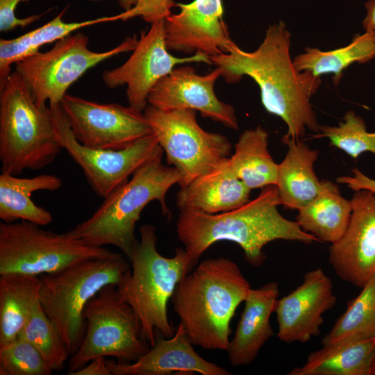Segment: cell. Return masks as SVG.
I'll list each match as a JSON object with an SVG mask.
<instances>
[{"label": "cell", "mask_w": 375, "mask_h": 375, "mask_svg": "<svg viewBox=\"0 0 375 375\" xmlns=\"http://www.w3.org/2000/svg\"><path fill=\"white\" fill-rule=\"evenodd\" d=\"M129 260L131 273L118 290L137 315L143 339L152 347L157 338H171L176 329L167 315V303L177 284L195 266L185 249L167 258L157 250L156 228L144 224Z\"/></svg>", "instance_id": "cell-5"}, {"label": "cell", "mask_w": 375, "mask_h": 375, "mask_svg": "<svg viewBox=\"0 0 375 375\" xmlns=\"http://www.w3.org/2000/svg\"><path fill=\"white\" fill-rule=\"evenodd\" d=\"M61 149L50 107L39 108L19 74L11 72L0 88L1 172L18 176L42 169Z\"/></svg>", "instance_id": "cell-6"}, {"label": "cell", "mask_w": 375, "mask_h": 375, "mask_svg": "<svg viewBox=\"0 0 375 375\" xmlns=\"http://www.w3.org/2000/svg\"><path fill=\"white\" fill-rule=\"evenodd\" d=\"M350 200L349 226L331 244L328 259L342 280L361 288L375 275V194L361 190Z\"/></svg>", "instance_id": "cell-15"}, {"label": "cell", "mask_w": 375, "mask_h": 375, "mask_svg": "<svg viewBox=\"0 0 375 375\" xmlns=\"http://www.w3.org/2000/svg\"><path fill=\"white\" fill-rule=\"evenodd\" d=\"M28 0H0V31L7 32L17 27H26L38 20L42 15H32L24 18L15 15L17 5Z\"/></svg>", "instance_id": "cell-35"}, {"label": "cell", "mask_w": 375, "mask_h": 375, "mask_svg": "<svg viewBox=\"0 0 375 375\" xmlns=\"http://www.w3.org/2000/svg\"><path fill=\"white\" fill-rule=\"evenodd\" d=\"M181 180L175 167L164 165L162 156L157 157L140 167L131 180L103 198L89 218L67 233L91 246L116 247L129 260L139 241L135 228L141 212L150 202L157 201L162 214L171 217L165 196Z\"/></svg>", "instance_id": "cell-4"}, {"label": "cell", "mask_w": 375, "mask_h": 375, "mask_svg": "<svg viewBox=\"0 0 375 375\" xmlns=\"http://www.w3.org/2000/svg\"><path fill=\"white\" fill-rule=\"evenodd\" d=\"M369 375H375V357L370 369Z\"/></svg>", "instance_id": "cell-40"}, {"label": "cell", "mask_w": 375, "mask_h": 375, "mask_svg": "<svg viewBox=\"0 0 375 375\" xmlns=\"http://www.w3.org/2000/svg\"><path fill=\"white\" fill-rule=\"evenodd\" d=\"M249 189L232 171L228 158L199 176L176 194L180 210L194 209L216 214L236 209L250 201Z\"/></svg>", "instance_id": "cell-21"}, {"label": "cell", "mask_w": 375, "mask_h": 375, "mask_svg": "<svg viewBox=\"0 0 375 375\" xmlns=\"http://www.w3.org/2000/svg\"><path fill=\"white\" fill-rule=\"evenodd\" d=\"M64 13L62 10L44 25L17 38L0 40V88L11 74V65L39 52L42 46L61 40L85 26L117 20L115 15L65 22L62 19Z\"/></svg>", "instance_id": "cell-28"}, {"label": "cell", "mask_w": 375, "mask_h": 375, "mask_svg": "<svg viewBox=\"0 0 375 375\" xmlns=\"http://www.w3.org/2000/svg\"><path fill=\"white\" fill-rule=\"evenodd\" d=\"M53 370L35 347L17 338L0 346V375H51Z\"/></svg>", "instance_id": "cell-33"}, {"label": "cell", "mask_w": 375, "mask_h": 375, "mask_svg": "<svg viewBox=\"0 0 375 375\" xmlns=\"http://www.w3.org/2000/svg\"><path fill=\"white\" fill-rule=\"evenodd\" d=\"M322 190L309 203L298 210L296 222L320 242L335 243L345 233L351 219V200L344 198L337 184L322 181Z\"/></svg>", "instance_id": "cell-24"}, {"label": "cell", "mask_w": 375, "mask_h": 375, "mask_svg": "<svg viewBox=\"0 0 375 375\" xmlns=\"http://www.w3.org/2000/svg\"><path fill=\"white\" fill-rule=\"evenodd\" d=\"M375 357V338L324 345L288 375H369Z\"/></svg>", "instance_id": "cell-25"}, {"label": "cell", "mask_w": 375, "mask_h": 375, "mask_svg": "<svg viewBox=\"0 0 375 375\" xmlns=\"http://www.w3.org/2000/svg\"><path fill=\"white\" fill-rule=\"evenodd\" d=\"M281 141L288 149L283 160L278 164L275 185L281 205L299 210L313 200L322 190V181L313 169L319 152L300 140L283 137Z\"/></svg>", "instance_id": "cell-22"}, {"label": "cell", "mask_w": 375, "mask_h": 375, "mask_svg": "<svg viewBox=\"0 0 375 375\" xmlns=\"http://www.w3.org/2000/svg\"><path fill=\"white\" fill-rule=\"evenodd\" d=\"M169 166L181 176L183 188L228 158L231 144L223 135L203 130L192 109L160 110L148 104L143 111Z\"/></svg>", "instance_id": "cell-11"}, {"label": "cell", "mask_w": 375, "mask_h": 375, "mask_svg": "<svg viewBox=\"0 0 375 375\" xmlns=\"http://www.w3.org/2000/svg\"><path fill=\"white\" fill-rule=\"evenodd\" d=\"M361 289L324 335L322 346L375 338V275Z\"/></svg>", "instance_id": "cell-30"}, {"label": "cell", "mask_w": 375, "mask_h": 375, "mask_svg": "<svg viewBox=\"0 0 375 375\" xmlns=\"http://www.w3.org/2000/svg\"><path fill=\"white\" fill-rule=\"evenodd\" d=\"M278 294L276 282L250 289L234 336L226 350L231 365L251 364L262 346L272 338L274 331L269 319L274 312Z\"/></svg>", "instance_id": "cell-20"}, {"label": "cell", "mask_w": 375, "mask_h": 375, "mask_svg": "<svg viewBox=\"0 0 375 375\" xmlns=\"http://www.w3.org/2000/svg\"><path fill=\"white\" fill-rule=\"evenodd\" d=\"M60 106L76 140L97 149L119 150L153 133L142 111L66 94Z\"/></svg>", "instance_id": "cell-13"}, {"label": "cell", "mask_w": 375, "mask_h": 375, "mask_svg": "<svg viewBox=\"0 0 375 375\" xmlns=\"http://www.w3.org/2000/svg\"><path fill=\"white\" fill-rule=\"evenodd\" d=\"M250 289L235 262L208 258L177 284L171 301L192 344L226 351L231 321Z\"/></svg>", "instance_id": "cell-3"}, {"label": "cell", "mask_w": 375, "mask_h": 375, "mask_svg": "<svg viewBox=\"0 0 375 375\" xmlns=\"http://www.w3.org/2000/svg\"><path fill=\"white\" fill-rule=\"evenodd\" d=\"M375 58V36L365 31L354 35L351 42L343 47L330 51L316 47H307L293 59L296 68L321 77L332 74L335 86L340 81L343 72L356 62L364 64Z\"/></svg>", "instance_id": "cell-29"}, {"label": "cell", "mask_w": 375, "mask_h": 375, "mask_svg": "<svg viewBox=\"0 0 375 375\" xmlns=\"http://www.w3.org/2000/svg\"><path fill=\"white\" fill-rule=\"evenodd\" d=\"M17 338L33 345L53 371L62 369L71 356L58 330L41 307L40 301Z\"/></svg>", "instance_id": "cell-31"}, {"label": "cell", "mask_w": 375, "mask_h": 375, "mask_svg": "<svg viewBox=\"0 0 375 375\" xmlns=\"http://www.w3.org/2000/svg\"><path fill=\"white\" fill-rule=\"evenodd\" d=\"M85 332L70 356L67 375L98 357H114L118 362L138 360L150 349L143 339L140 322L118 288L109 285L89 300L83 310Z\"/></svg>", "instance_id": "cell-8"}, {"label": "cell", "mask_w": 375, "mask_h": 375, "mask_svg": "<svg viewBox=\"0 0 375 375\" xmlns=\"http://www.w3.org/2000/svg\"><path fill=\"white\" fill-rule=\"evenodd\" d=\"M192 345L180 322L171 338H157L155 344L138 360L130 363L108 360V365L111 375L231 374L201 357Z\"/></svg>", "instance_id": "cell-19"}, {"label": "cell", "mask_w": 375, "mask_h": 375, "mask_svg": "<svg viewBox=\"0 0 375 375\" xmlns=\"http://www.w3.org/2000/svg\"><path fill=\"white\" fill-rule=\"evenodd\" d=\"M40 276L0 275V346L17 339L39 302Z\"/></svg>", "instance_id": "cell-26"}, {"label": "cell", "mask_w": 375, "mask_h": 375, "mask_svg": "<svg viewBox=\"0 0 375 375\" xmlns=\"http://www.w3.org/2000/svg\"><path fill=\"white\" fill-rule=\"evenodd\" d=\"M131 268L124 256L91 258L52 274H42L39 301L71 356L85 335L83 310L90 299L109 285H121Z\"/></svg>", "instance_id": "cell-7"}, {"label": "cell", "mask_w": 375, "mask_h": 375, "mask_svg": "<svg viewBox=\"0 0 375 375\" xmlns=\"http://www.w3.org/2000/svg\"><path fill=\"white\" fill-rule=\"evenodd\" d=\"M315 137L328 138L331 145L353 159L365 152L375 156V131H368L365 121L353 110L347 111L337 126L320 125Z\"/></svg>", "instance_id": "cell-32"}, {"label": "cell", "mask_w": 375, "mask_h": 375, "mask_svg": "<svg viewBox=\"0 0 375 375\" xmlns=\"http://www.w3.org/2000/svg\"><path fill=\"white\" fill-rule=\"evenodd\" d=\"M336 182L346 185L353 192L365 190L375 194V179L366 176L358 168L352 169V176H340Z\"/></svg>", "instance_id": "cell-36"}, {"label": "cell", "mask_w": 375, "mask_h": 375, "mask_svg": "<svg viewBox=\"0 0 375 375\" xmlns=\"http://www.w3.org/2000/svg\"><path fill=\"white\" fill-rule=\"evenodd\" d=\"M177 6L180 12L165 19L169 51L208 57L228 52L234 42L223 20L222 0H194Z\"/></svg>", "instance_id": "cell-18"}, {"label": "cell", "mask_w": 375, "mask_h": 375, "mask_svg": "<svg viewBox=\"0 0 375 375\" xmlns=\"http://www.w3.org/2000/svg\"><path fill=\"white\" fill-rule=\"evenodd\" d=\"M168 51L165 19L156 21L147 31L140 32L132 54L124 64L103 72V81L109 88L126 85L128 105L143 112L148 106L147 98L153 88L177 65L188 62L212 65L209 57L202 53L177 58Z\"/></svg>", "instance_id": "cell-14"}, {"label": "cell", "mask_w": 375, "mask_h": 375, "mask_svg": "<svg viewBox=\"0 0 375 375\" xmlns=\"http://www.w3.org/2000/svg\"><path fill=\"white\" fill-rule=\"evenodd\" d=\"M116 253L30 222H0V275L52 274L84 260Z\"/></svg>", "instance_id": "cell-9"}, {"label": "cell", "mask_w": 375, "mask_h": 375, "mask_svg": "<svg viewBox=\"0 0 375 375\" xmlns=\"http://www.w3.org/2000/svg\"><path fill=\"white\" fill-rule=\"evenodd\" d=\"M138 1V0H119V3L120 6L124 9V11H126L133 8Z\"/></svg>", "instance_id": "cell-39"}, {"label": "cell", "mask_w": 375, "mask_h": 375, "mask_svg": "<svg viewBox=\"0 0 375 375\" xmlns=\"http://www.w3.org/2000/svg\"><path fill=\"white\" fill-rule=\"evenodd\" d=\"M136 35L127 37L118 46L103 52L88 48V37L81 33L56 41L50 50L38 52L15 62V70L27 85L40 108L60 105L68 88L89 69L122 53L133 51Z\"/></svg>", "instance_id": "cell-10"}, {"label": "cell", "mask_w": 375, "mask_h": 375, "mask_svg": "<svg viewBox=\"0 0 375 375\" xmlns=\"http://www.w3.org/2000/svg\"><path fill=\"white\" fill-rule=\"evenodd\" d=\"M219 76L222 72L217 67L205 75L197 74L192 66L175 67L153 88L148 104L160 110H194L203 117L238 130L234 108L219 100L215 93Z\"/></svg>", "instance_id": "cell-16"}, {"label": "cell", "mask_w": 375, "mask_h": 375, "mask_svg": "<svg viewBox=\"0 0 375 375\" xmlns=\"http://www.w3.org/2000/svg\"><path fill=\"white\" fill-rule=\"evenodd\" d=\"M366 15L362 25L366 32L372 33L375 36V0H368L365 3Z\"/></svg>", "instance_id": "cell-38"}, {"label": "cell", "mask_w": 375, "mask_h": 375, "mask_svg": "<svg viewBox=\"0 0 375 375\" xmlns=\"http://www.w3.org/2000/svg\"><path fill=\"white\" fill-rule=\"evenodd\" d=\"M337 301L333 285L322 268L308 272L292 292L277 299V338L285 343H305L320 334L324 314Z\"/></svg>", "instance_id": "cell-17"}, {"label": "cell", "mask_w": 375, "mask_h": 375, "mask_svg": "<svg viewBox=\"0 0 375 375\" xmlns=\"http://www.w3.org/2000/svg\"><path fill=\"white\" fill-rule=\"evenodd\" d=\"M268 133L260 126L244 131L228 158L235 175L251 190L276 185L278 164L268 151Z\"/></svg>", "instance_id": "cell-27"}, {"label": "cell", "mask_w": 375, "mask_h": 375, "mask_svg": "<svg viewBox=\"0 0 375 375\" xmlns=\"http://www.w3.org/2000/svg\"><path fill=\"white\" fill-rule=\"evenodd\" d=\"M279 205L276 186L268 185L255 199L232 210L216 214L194 209L180 210L176 233L195 265L206 249L219 241L238 244L247 261L256 267L266 259L263 247L274 240L320 242L297 222L283 217L278 210Z\"/></svg>", "instance_id": "cell-2"}, {"label": "cell", "mask_w": 375, "mask_h": 375, "mask_svg": "<svg viewBox=\"0 0 375 375\" xmlns=\"http://www.w3.org/2000/svg\"><path fill=\"white\" fill-rule=\"evenodd\" d=\"M50 109L60 145L81 168L94 193L103 199L127 182L142 165L162 156L164 151L153 133L123 149L87 147L75 138L60 105Z\"/></svg>", "instance_id": "cell-12"}, {"label": "cell", "mask_w": 375, "mask_h": 375, "mask_svg": "<svg viewBox=\"0 0 375 375\" xmlns=\"http://www.w3.org/2000/svg\"><path fill=\"white\" fill-rule=\"evenodd\" d=\"M62 185V180L52 174L20 178L1 172L0 219L6 223L24 220L41 226L50 224L53 219L51 213L37 206L31 196L38 190H57Z\"/></svg>", "instance_id": "cell-23"}, {"label": "cell", "mask_w": 375, "mask_h": 375, "mask_svg": "<svg viewBox=\"0 0 375 375\" xmlns=\"http://www.w3.org/2000/svg\"><path fill=\"white\" fill-rule=\"evenodd\" d=\"M72 375H111L105 357H98L74 372Z\"/></svg>", "instance_id": "cell-37"}, {"label": "cell", "mask_w": 375, "mask_h": 375, "mask_svg": "<svg viewBox=\"0 0 375 375\" xmlns=\"http://www.w3.org/2000/svg\"><path fill=\"white\" fill-rule=\"evenodd\" d=\"M177 6L174 0H138L136 4L120 14L117 15V20L126 21L140 17L151 24L156 21L165 19L171 14V9Z\"/></svg>", "instance_id": "cell-34"}, {"label": "cell", "mask_w": 375, "mask_h": 375, "mask_svg": "<svg viewBox=\"0 0 375 375\" xmlns=\"http://www.w3.org/2000/svg\"><path fill=\"white\" fill-rule=\"evenodd\" d=\"M291 33L279 20L268 26L265 38L253 51H245L235 42L227 53L210 56L226 82L251 78L260 92L261 103L269 114L280 117L288 131L283 136L302 138L307 129L319 133V124L310 98L319 88L320 77L299 71L290 55Z\"/></svg>", "instance_id": "cell-1"}]
</instances>
